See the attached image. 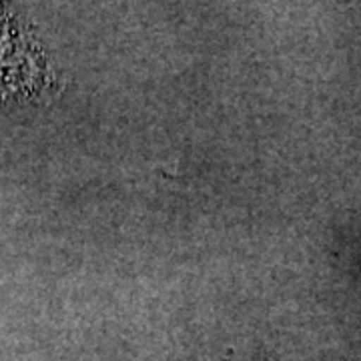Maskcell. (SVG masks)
<instances>
[{
    "label": "cell",
    "mask_w": 361,
    "mask_h": 361,
    "mask_svg": "<svg viewBox=\"0 0 361 361\" xmlns=\"http://www.w3.org/2000/svg\"><path fill=\"white\" fill-rule=\"evenodd\" d=\"M30 61L23 32L14 26L8 14L0 13V94L18 85V73Z\"/></svg>",
    "instance_id": "cell-1"
}]
</instances>
